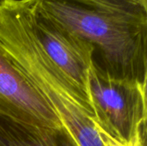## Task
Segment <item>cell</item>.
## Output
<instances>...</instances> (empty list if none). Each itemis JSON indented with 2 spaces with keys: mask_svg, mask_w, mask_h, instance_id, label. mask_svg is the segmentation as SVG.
Here are the masks:
<instances>
[{
  "mask_svg": "<svg viewBox=\"0 0 147 146\" xmlns=\"http://www.w3.org/2000/svg\"><path fill=\"white\" fill-rule=\"evenodd\" d=\"M18 5L28 28L50 60L89 97L93 47L50 20L27 0H18Z\"/></svg>",
  "mask_w": 147,
  "mask_h": 146,
  "instance_id": "277c9868",
  "label": "cell"
},
{
  "mask_svg": "<svg viewBox=\"0 0 147 146\" xmlns=\"http://www.w3.org/2000/svg\"><path fill=\"white\" fill-rule=\"evenodd\" d=\"M88 95L95 125L121 142L146 145V83L112 78L93 62Z\"/></svg>",
  "mask_w": 147,
  "mask_h": 146,
  "instance_id": "3957f363",
  "label": "cell"
},
{
  "mask_svg": "<svg viewBox=\"0 0 147 146\" xmlns=\"http://www.w3.org/2000/svg\"><path fill=\"white\" fill-rule=\"evenodd\" d=\"M0 43L40 92L78 146H103L89 97L50 60L29 28L18 0L0 7Z\"/></svg>",
  "mask_w": 147,
  "mask_h": 146,
  "instance_id": "7a4b0ae2",
  "label": "cell"
},
{
  "mask_svg": "<svg viewBox=\"0 0 147 146\" xmlns=\"http://www.w3.org/2000/svg\"><path fill=\"white\" fill-rule=\"evenodd\" d=\"M95 126H96V130L98 132V134H99V136H100V138L102 139L103 146H146V145H136V144L121 142V141L113 138L109 134H108L105 131H103L98 126L95 125Z\"/></svg>",
  "mask_w": 147,
  "mask_h": 146,
  "instance_id": "52a82bcc",
  "label": "cell"
},
{
  "mask_svg": "<svg viewBox=\"0 0 147 146\" xmlns=\"http://www.w3.org/2000/svg\"><path fill=\"white\" fill-rule=\"evenodd\" d=\"M94 49L112 78L147 83V0H27Z\"/></svg>",
  "mask_w": 147,
  "mask_h": 146,
  "instance_id": "6da1fadb",
  "label": "cell"
},
{
  "mask_svg": "<svg viewBox=\"0 0 147 146\" xmlns=\"http://www.w3.org/2000/svg\"><path fill=\"white\" fill-rule=\"evenodd\" d=\"M0 146L78 145L64 127H40L0 115Z\"/></svg>",
  "mask_w": 147,
  "mask_h": 146,
  "instance_id": "8992f818",
  "label": "cell"
},
{
  "mask_svg": "<svg viewBox=\"0 0 147 146\" xmlns=\"http://www.w3.org/2000/svg\"><path fill=\"white\" fill-rule=\"evenodd\" d=\"M6 1H7V0H0V7H1Z\"/></svg>",
  "mask_w": 147,
  "mask_h": 146,
  "instance_id": "ba28073f",
  "label": "cell"
},
{
  "mask_svg": "<svg viewBox=\"0 0 147 146\" xmlns=\"http://www.w3.org/2000/svg\"><path fill=\"white\" fill-rule=\"evenodd\" d=\"M0 115L36 126L63 128L47 100L1 43Z\"/></svg>",
  "mask_w": 147,
  "mask_h": 146,
  "instance_id": "5b68a950",
  "label": "cell"
}]
</instances>
